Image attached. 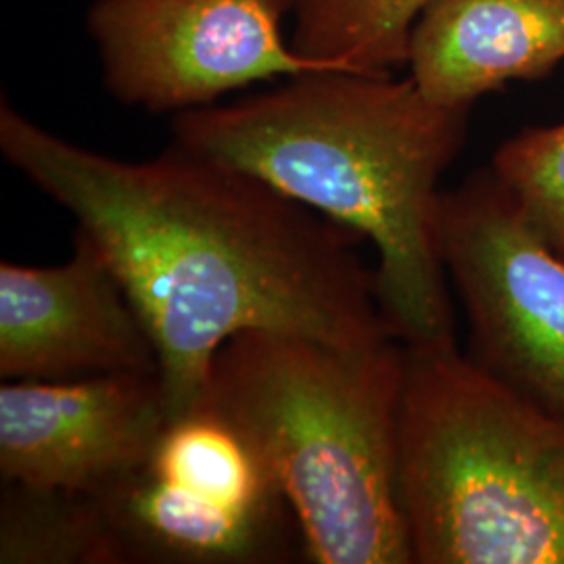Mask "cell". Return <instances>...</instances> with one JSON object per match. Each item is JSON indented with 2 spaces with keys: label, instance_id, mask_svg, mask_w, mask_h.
<instances>
[{
  "label": "cell",
  "instance_id": "cell-1",
  "mask_svg": "<svg viewBox=\"0 0 564 564\" xmlns=\"http://www.w3.org/2000/svg\"><path fill=\"white\" fill-rule=\"evenodd\" d=\"M0 151L111 263L160 358L170 421L199 408L224 343L247 330L339 345L398 337L356 232L262 181L167 147L123 162L9 102Z\"/></svg>",
  "mask_w": 564,
  "mask_h": 564
},
{
  "label": "cell",
  "instance_id": "cell-2",
  "mask_svg": "<svg viewBox=\"0 0 564 564\" xmlns=\"http://www.w3.org/2000/svg\"><path fill=\"white\" fill-rule=\"evenodd\" d=\"M468 111L431 101L412 78L307 72L274 90L176 113L172 147L272 186L377 251L375 282L403 343L456 339L437 249L445 170Z\"/></svg>",
  "mask_w": 564,
  "mask_h": 564
},
{
  "label": "cell",
  "instance_id": "cell-3",
  "mask_svg": "<svg viewBox=\"0 0 564 564\" xmlns=\"http://www.w3.org/2000/svg\"><path fill=\"white\" fill-rule=\"evenodd\" d=\"M402 383L400 337L247 330L216 354L202 403L291 506L310 563L414 564L398 494Z\"/></svg>",
  "mask_w": 564,
  "mask_h": 564
},
{
  "label": "cell",
  "instance_id": "cell-4",
  "mask_svg": "<svg viewBox=\"0 0 564 564\" xmlns=\"http://www.w3.org/2000/svg\"><path fill=\"white\" fill-rule=\"evenodd\" d=\"M398 494L414 564H564V419L456 339L403 343Z\"/></svg>",
  "mask_w": 564,
  "mask_h": 564
},
{
  "label": "cell",
  "instance_id": "cell-5",
  "mask_svg": "<svg viewBox=\"0 0 564 564\" xmlns=\"http://www.w3.org/2000/svg\"><path fill=\"white\" fill-rule=\"evenodd\" d=\"M437 249L468 318L466 356L564 419V256L491 165L442 191Z\"/></svg>",
  "mask_w": 564,
  "mask_h": 564
},
{
  "label": "cell",
  "instance_id": "cell-6",
  "mask_svg": "<svg viewBox=\"0 0 564 564\" xmlns=\"http://www.w3.org/2000/svg\"><path fill=\"white\" fill-rule=\"evenodd\" d=\"M286 0H95L86 25L113 99L151 113L323 67L284 41Z\"/></svg>",
  "mask_w": 564,
  "mask_h": 564
},
{
  "label": "cell",
  "instance_id": "cell-7",
  "mask_svg": "<svg viewBox=\"0 0 564 564\" xmlns=\"http://www.w3.org/2000/svg\"><path fill=\"white\" fill-rule=\"evenodd\" d=\"M160 372L0 387V477L102 496L149 460L165 424Z\"/></svg>",
  "mask_w": 564,
  "mask_h": 564
},
{
  "label": "cell",
  "instance_id": "cell-8",
  "mask_svg": "<svg viewBox=\"0 0 564 564\" xmlns=\"http://www.w3.org/2000/svg\"><path fill=\"white\" fill-rule=\"evenodd\" d=\"M141 372H160L155 343L111 263L82 232L59 265L0 263L4 381Z\"/></svg>",
  "mask_w": 564,
  "mask_h": 564
},
{
  "label": "cell",
  "instance_id": "cell-9",
  "mask_svg": "<svg viewBox=\"0 0 564 564\" xmlns=\"http://www.w3.org/2000/svg\"><path fill=\"white\" fill-rule=\"evenodd\" d=\"M118 564H274L302 545L284 498L228 502L163 479L147 463L97 496Z\"/></svg>",
  "mask_w": 564,
  "mask_h": 564
},
{
  "label": "cell",
  "instance_id": "cell-10",
  "mask_svg": "<svg viewBox=\"0 0 564 564\" xmlns=\"http://www.w3.org/2000/svg\"><path fill=\"white\" fill-rule=\"evenodd\" d=\"M563 61L564 0H431L412 28L405 65L431 101L470 109Z\"/></svg>",
  "mask_w": 564,
  "mask_h": 564
},
{
  "label": "cell",
  "instance_id": "cell-11",
  "mask_svg": "<svg viewBox=\"0 0 564 564\" xmlns=\"http://www.w3.org/2000/svg\"><path fill=\"white\" fill-rule=\"evenodd\" d=\"M431 0H295L291 46L323 69L391 74Z\"/></svg>",
  "mask_w": 564,
  "mask_h": 564
},
{
  "label": "cell",
  "instance_id": "cell-12",
  "mask_svg": "<svg viewBox=\"0 0 564 564\" xmlns=\"http://www.w3.org/2000/svg\"><path fill=\"white\" fill-rule=\"evenodd\" d=\"M0 563L118 564L97 496L2 484Z\"/></svg>",
  "mask_w": 564,
  "mask_h": 564
},
{
  "label": "cell",
  "instance_id": "cell-13",
  "mask_svg": "<svg viewBox=\"0 0 564 564\" xmlns=\"http://www.w3.org/2000/svg\"><path fill=\"white\" fill-rule=\"evenodd\" d=\"M491 170L564 256V121L510 137L494 153Z\"/></svg>",
  "mask_w": 564,
  "mask_h": 564
},
{
  "label": "cell",
  "instance_id": "cell-14",
  "mask_svg": "<svg viewBox=\"0 0 564 564\" xmlns=\"http://www.w3.org/2000/svg\"><path fill=\"white\" fill-rule=\"evenodd\" d=\"M286 4L293 9V4H295V0H286Z\"/></svg>",
  "mask_w": 564,
  "mask_h": 564
}]
</instances>
